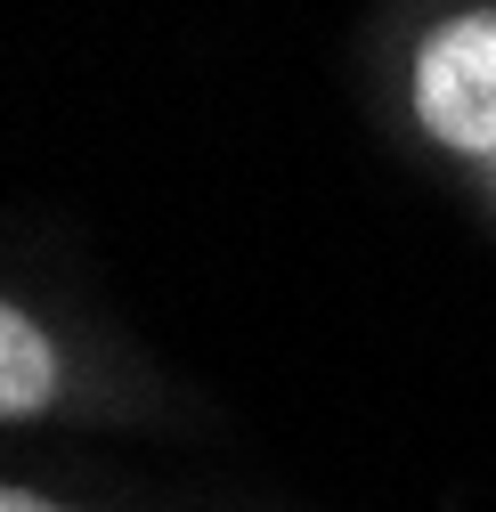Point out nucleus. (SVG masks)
Listing matches in <instances>:
<instances>
[{
    "mask_svg": "<svg viewBox=\"0 0 496 512\" xmlns=\"http://www.w3.org/2000/svg\"><path fill=\"white\" fill-rule=\"evenodd\" d=\"M391 131L464 196L496 187V0H407L375 41Z\"/></svg>",
    "mask_w": 496,
    "mask_h": 512,
    "instance_id": "obj_2",
    "label": "nucleus"
},
{
    "mask_svg": "<svg viewBox=\"0 0 496 512\" xmlns=\"http://www.w3.org/2000/svg\"><path fill=\"white\" fill-rule=\"evenodd\" d=\"M171 423V382L147 350L66 293L0 285V431H155Z\"/></svg>",
    "mask_w": 496,
    "mask_h": 512,
    "instance_id": "obj_1",
    "label": "nucleus"
},
{
    "mask_svg": "<svg viewBox=\"0 0 496 512\" xmlns=\"http://www.w3.org/2000/svg\"><path fill=\"white\" fill-rule=\"evenodd\" d=\"M472 204H480V220L496 228V187H480V196H472Z\"/></svg>",
    "mask_w": 496,
    "mask_h": 512,
    "instance_id": "obj_4",
    "label": "nucleus"
},
{
    "mask_svg": "<svg viewBox=\"0 0 496 512\" xmlns=\"http://www.w3.org/2000/svg\"><path fill=\"white\" fill-rule=\"evenodd\" d=\"M0 512H106V504H90V496H74V488H57V480H25V472H9V480H0Z\"/></svg>",
    "mask_w": 496,
    "mask_h": 512,
    "instance_id": "obj_3",
    "label": "nucleus"
}]
</instances>
